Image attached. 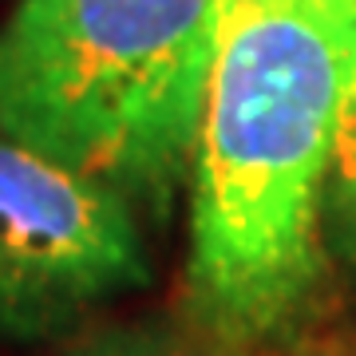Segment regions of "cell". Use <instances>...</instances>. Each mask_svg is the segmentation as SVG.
<instances>
[{"mask_svg": "<svg viewBox=\"0 0 356 356\" xmlns=\"http://www.w3.org/2000/svg\"><path fill=\"white\" fill-rule=\"evenodd\" d=\"M154 277L139 210L0 131V348L72 337Z\"/></svg>", "mask_w": 356, "mask_h": 356, "instance_id": "cell-3", "label": "cell"}, {"mask_svg": "<svg viewBox=\"0 0 356 356\" xmlns=\"http://www.w3.org/2000/svg\"><path fill=\"white\" fill-rule=\"evenodd\" d=\"M356 0H226L191 166L186 313L218 348L305 325L325 281L321 198Z\"/></svg>", "mask_w": 356, "mask_h": 356, "instance_id": "cell-1", "label": "cell"}, {"mask_svg": "<svg viewBox=\"0 0 356 356\" xmlns=\"http://www.w3.org/2000/svg\"><path fill=\"white\" fill-rule=\"evenodd\" d=\"M226 0H20L0 131L163 218L191 186Z\"/></svg>", "mask_w": 356, "mask_h": 356, "instance_id": "cell-2", "label": "cell"}, {"mask_svg": "<svg viewBox=\"0 0 356 356\" xmlns=\"http://www.w3.org/2000/svg\"><path fill=\"white\" fill-rule=\"evenodd\" d=\"M218 353H226V348H218ZM218 353L175 344V341H163V337H111V341L91 344L76 356H218Z\"/></svg>", "mask_w": 356, "mask_h": 356, "instance_id": "cell-5", "label": "cell"}, {"mask_svg": "<svg viewBox=\"0 0 356 356\" xmlns=\"http://www.w3.org/2000/svg\"><path fill=\"white\" fill-rule=\"evenodd\" d=\"M321 238L329 254L356 269V76L344 91L341 119H337L329 178L321 198Z\"/></svg>", "mask_w": 356, "mask_h": 356, "instance_id": "cell-4", "label": "cell"}]
</instances>
